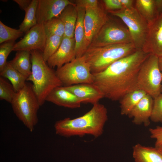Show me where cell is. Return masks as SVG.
I'll return each instance as SVG.
<instances>
[{
  "label": "cell",
  "instance_id": "obj_23",
  "mask_svg": "<svg viewBox=\"0 0 162 162\" xmlns=\"http://www.w3.org/2000/svg\"><path fill=\"white\" fill-rule=\"evenodd\" d=\"M0 75L10 81L16 92H18L24 87L27 78L12 67L8 62L0 71Z\"/></svg>",
  "mask_w": 162,
  "mask_h": 162
},
{
  "label": "cell",
  "instance_id": "obj_30",
  "mask_svg": "<svg viewBox=\"0 0 162 162\" xmlns=\"http://www.w3.org/2000/svg\"><path fill=\"white\" fill-rule=\"evenodd\" d=\"M14 41H9L1 44L0 45V71L6 65L7 58L10 52L13 51L15 44Z\"/></svg>",
  "mask_w": 162,
  "mask_h": 162
},
{
  "label": "cell",
  "instance_id": "obj_15",
  "mask_svg": "<svg viewBox=\"0 0 162 162\" xmlns=\"http://www.w3.org/2000/svg\"><path fill=\"white\" fill-rule=\"evenodd\" d=\"M64 87L74 94L82 103L94 105L104 98L100 89L94 83L80 84Z\"/></svg>",
  "mask_w": 162,
  "mask_h": 162
},
{
  "label": "cell",
  "instance_id": "obj_26",
  "mask_svg": "<svg viewBox=\"0 0 162 162\" xmlns=\"http://www.w3.org/2000/svg\"><path fill=\"white\" fill-rule=\"evenodd\" d=\"M43 25L47 38L53 35L64 36V26L62 21L58 17L47 21Z\"/></svg>",
  "mask_w": 162,
  "mask_h": 162
},
{
  "label": "cell",
  "instance_id": "obj_21",
  "mask_svg": "<svg viewBox=\"0 0 162 162\" xmlns=\"http://www.w3.org/2000/svg\"><path fill=\"white\" fill-rule=\"evenodd\" d=\"M8 62L14 69L27 78L31 75L32 64L30 51H17L13 59Z\"/></svg>",
  "mask_w": 162,
  "mask_h": 162
},
{
  "label": "cell",
  "instance_id": "obj_2",
  "mask_svg": "<svg viewBox=\"0 0 162 162\" xmlns=\"http://www.w3.org/2000/svg\"><path fill=\"white\" fill-rule=\"evenodd\" d=\"M107 120L106 108L98 103L81 116L74 119L67 118L57 121L54 128L56 134L62 136L90 135L97 138L103 134Z\"/></svg>",
  "mask_w": 162,
  "mask_h": 162
},
{
  "label": "cell",
  "instance_id": "obj_34",
  "mask_svg": "<svg viewBox=\"0 0 162 162\" xmlns=\"http://www.w3.org/2000/svg\"><path fill=\"white\" fill-rule=\"evenodd\" d=\"M75 1V4L76 6L85 8L96 7L99 3L97 0H77Z\"/></svg>",
  "mask_w": 162,
  "mask_h": 162
},
{
  "label": "cell",
  "instance_id": "obj_38",
  "mask_svg": "<svg viewBox=\"0 0 162 162\" xmlns=\"http://www.w3.org/2000/svg\"><path fill=\"white\" fill-rule=\"evenodd\" d=\"M158 65L162 75V57L158 58Z\"/></svg>",
  "mask_w": 162,
  "mask_h": 162
},
{
  "label": "cell",
  "instance_id": "obj_17",
  "mask_svg": "<svg viewBox=\"0 0 162 162\" xmlns=\"http://www.w3.org/2000/svg\"><path fill=\"white\" fill-rule=\"evenodd\" d=\"M46 101L71 109L79 108L82 103L74 94L62 86L54 88L47 97Z\"/></svg>",
  "mask_w": 162,
  "mask_h": 162
},
{
  "label": "cell",
  "instance_id": "obj_6",
  "mask_svg": "<svg viewBox=\"0 0 162 162\" xmlns=\"http://www.w3.org/2000/svg\"><path fill=\"white\" fill-rule=\"evenodd\" d=\"M158 57L150 54L142 65L137 79L136 89L144 91L153 98L161 94L162 75Z\"/></svg>",
  "mask_w": 162,
  "mask_h": 162
},
{
  "label": "cell",
  "instance_id": "obj_40",
  "mask_svg": "<svg viewBox=\"0 0 162 162\" xmlns=\"http://www.w3.org/2000/svg\"><path fill=\"white\" fill-rule=\"evenodd\" d=\"M161 94H162V86L161 89Z\"/></svg>",
  "mask_w": 162,
  "mask_h": 162
},
{
  "label": "cell",
  "instance_id": "obj_24",
  "mask_svg": "<svg viewBox=\"0 0 162 162\" xmlns=\"http://www.w3.org/2000/svg\"><path fill=\"white\" fill-rule=\"evenodd\" d=\"M134 7L149 25L159 14L157 10L154 0H135Z\"/></svg>",
  "mask_w": 162,
  "mask_h": 162
},
{
  "label": "cell",
  "instance_id": "obj_18",
  "mask_svg": "<svg viewBox=\"0 0 162 162\" xmlns=\"http://www.w3.org/2000/svg\"><path fill=\"white\" fill-rule=\"evenodd\" d=\"M76 7L77 17L74 34L76 58L82 56L89 46L86 37L84 23L86 8Z\"/></svg>",
  "mask_w": 162,
  "mask_h": 162
},
{
  "label": "cell",
  "instance_id": "obj_8",
  "mask_svg": "<svg viewBox=\"0 0 162 162\" xmlns=\"http://www.w3.org/2000/svg\"><path fill=\"white\" fill-rule=\"evenodd\" d=\"M56 72L65 86L94 82V76L91 72L90 65L83 56L76 58L57 69Z\"/></svg>",
  "mask_w": 162,
  "mask_h": 162
},
{
  "label": "cell",
  "instance_id": "obj_5",
  "mask_svg": "<svg viewBox=\"0 0 162 162\" xmlns=\"http://www.w3.org/2000/svg\"><path fill=\"white\" fill-rule=\"evenodd\" d=\"M16 117L31 132L38 122V112L40 105L32 83L27 82L16 92L10 103Z\"/></svg>",
  "mask_w": 162,
  "mask_h": 162
},
{
  "label": "cell",
  "instance_id": "obj_27",
  "mask_svg": "<svg viewBox=\"0 0 162 162\" xmlns=\"http://www.w3.org/2000/svg\"><path fill=\"white\" fill-rule=\"evenodd\" d=\"M63 37L53 35L47 38L43 52V58L46 62L58 49Z\"/></svg>",
  "mask_w": 162,
  "mask_h": 162
},
{
  "label": "cell",
  "instance_id": "obj_14",
  "mask_svg": "<svg viewBox=\"0 0 162 162\" xmlns=\"http://www.w3.org/2000/svg\"><path fill=\"white\" fill-rule=\"evenodd\" d=\"M74 38L63 37L57 50L48 60L47 63L52 68H59L76 58Z\"/></svg>",
  "mask_w": 162,
  "mask_h": 162
},
{
  "label": "cell",
  "instance_id": "obj_29",
  "mask_svg": "<svg viewBox=\"0 0 162 162\" xmlns=\"http://www.w3.org/2000/svg\"><path fill=\"white\" fill-rule=\"evenodd\" d=\"M12 85L0 76V99L11 103L16 93Z\"/></svg>",
  "mask_w": 162,
  "mask_h": 162
},
{
  "label": "cell",
  "instance_id": "obj_20",
  "mask_svg": "<svg viewBox=\"0 0 162 162\" xmlns=\"http://www.w3.org/2000/svg\"><path fill=\"white\" fill-rule=\"evenodd\" d=\"M58 17L62 21L64 26V34L63 37L74 38L77 17L76 4L67 6Z\"/></svg>",
  "mask_w": 162,
  "mask_h": 162
},
{
  "label": "cell",
  "instance_id": "obj_10",
  "mask_svg": "<svg viewBox=\"0 0 162 162\" xmlns=\"http://www.w3.org/2000/svg\"><path fill=\"white\" fill-rule=\"evenodd\" d=\"M103 4L86 8L84 23L86 39L89 46L92 39L109 18Z\"/></svg>",
  "mask_w": 162,
  "mask_h": 162
},
{
  "label": "cell",
  "instance_id": "obj_36",
  "mask_svg": "<svg viewBox=\"0 0 162 162\" xmlns=\"http://www.w3.org/2000/svg\"><path fill=\"white\" fill-rule=\"evenodd\" d=\"M123 9H128L134 7L135 0H119Z\"/></svg>",
  "mask_w": 162,
  "mask_h": 162
},
{
  "label": "cell",
  "instance_id": "obj_28",
  "mask_svg": "<svg viewBox=\"0 0 162 162\" xmlns=\"http://www.w3.org/2000/svg\"><path fill=\"white\" fill-rule=\"evenodd\" d=\"M24 33L19 29L8 27L0 21V44L9 41H15L22 36Z\"/></svg>",
  "mask_w": 162,
  "mask_h": 162
},
{
  "label": "cell",
  "instance_id": "obj_39",
  "mask_svg": "<svg viewBox=\"0 0 162 162\" xmlns=\"http://www.w3.org/2000/svg\"><path fill=\"white\" fill-rule=\"evenodd\" d=\"M155 147L157 148L158 151L162 154V145Z\"/></svg>",
  "mask_w": 162,
  "mask_h": 162
},
{
  "label": "cell",
  "instance_id": "obj_7",
  "mask_svg": "<svg viewBox=\"0 0 162 162\" xmlns=\"http://www.w3.org/2000/svg\"><path fill=\"white\" fill-rule=\"evenodd\" d=\"M119 18L126 26L137 50H142L147 36L149 24L135 7L108 12Z\"/></svg>",
  "mask_w": 162,
  "mask_h": 162
},
{
  "label": "cell",
  "instance_id": "obj_12",
  "mask_svg": "<svg viewBox=\"0 0 162 162\" xmlns=\"http://www.w3.org/2000/svg\"><path fill=\"white\" fill-rule=\"evenodd\" d=\"M74 4L68 0H38L36 11L37 23L43 24L58 17L67 6Z\"/></svg>",
  "mask_w": 162,
  "mask_h": 162
},
{
  "label": "cell",
  "instance_id": "obj_1",
  "mask_svg": "<svg viewBox=\"0 0 162 162\" xmlns=\"http://www.w3.org/2000/svg\"><path fill=\"white\" fill-rule=\"evenodd\" d=\"M150 54L142 50H136L115 62L103 71L93 74V83L100 89L104 98L119 100L124 95L136 89L139 70Z\"/></svg>",
  "mask_w": 162,
  "mask_h": 162
},
{
  "label": "cell",
  "instance_id": "obj_13",
  "mask_svg": "<svg viewBox=\"0 0 162 162\" xmlns=\"http://www.w3.org/2000/svg\"><path fill=\"white\" fill-rule=\"evenodd\" d=\"M142 50L158 58L162 57V12L149 25L147 36Z\"/></svg>",
  "mask_w": 162,
  "mask_h": 162
},
{
  "label": "cell",
  "instance_id": "obj_37",
  "mask_svg": "<svg viewBox=\"0 0 162 162\" xmlns=\"http://www.w3.org/2000/svg\"><path fill=\"white\" fill-rule=\"evenodd\" d=\"M155 5L158 13L162 12V0H154Z\"/></svg>",
  "mask_w": 162,
  "mask_h": 162
},
{
  "label": "cell",
  "instance_id": "obj_33",
  "mask_svg": "<svg viewBox=\"0 0 162 162\" xmlns=\"http://www.w3.org/2000/svg\"><path fill=\"white\" fill-rule=\"evenodd\" d=\"M102 2L105 9L108 12L123 9L119 0H104Z\"/></svg>",
  "mask_w": 162,
  "mask_h": 162
},
{
  "label": "cell",
  "instance_id": "obj_22",
  "mask_svg": "<svg viewBox=\"0 0 162 162\" xmlns=\"http://www.w3.org/2000/svg\"><path fill=\"white\" fill-rule=\"evenodd\" d=\"M146 94L144 91L136 89L124 95L119 100L121 114L128 115L133 109Z\"/></svg>",
  "mask_w": 162,
  "mask_h": 162
},
{
  "label": "cell",
  "instance_id": "obj_35",
  "mask_svg": "<svg viewBox=\"0 0 162 162\" xmlns=\"http://www.w3.org/2000/svg\"><path fill=\"white\" fill-rule=\"evenodd\" d=\"M32 0H13L14 2L17 3L20 8L25 10L30 5Z\"/></svg>",
  "mask_w": 162,
  "mask_h": 162
},
{
  "label": "cell",
  "instance_id": "obj_3",
  "mask_svg": "<svg viewBox=\"0 0 162 162\" xmlns=\"http://www.w3.org/2000/svg\"><path fill=\"white\" fill-rule=\"evenodd\" d=\"M30 52L32 73L27 81L32 82L34 90L41 106L54 88L63 85L57 76L56 71L44 59L43 52L33 50Z\"/></svg>",
  "mask_w": 162,
  "mask_h": 162
},
{
  "label": "cell",
  "instance_id": "obj_31",
  "mask_svg": "<svg viewBox=\"0 0 162 162\" xmlns=\"http://www.w3.org/2000/svg\"><path fill=\"white\" fill-rule=\"evenodd\" d=\"M154 99L152 111L150 120L154 122L162 123V94Z\"/></svg>",
  "mask_w": 162,
  "mask_h": 162
},
{
  "label": "cell",
  "instance_id": "obj_11",
  "mask_svg": "<svg viewBox=\"0 0 162 162\" xmlns=\"http://www.w3.org/2000/svg\"><path fill=\"white\" fill-rule=\"evenodd\" d=\"M47 38L43 24H38L15 44L13 51L37 50L43 52Z\"/></svg>",
  "mask_w": 162,
  "mask_h": 162
},
{
  "label": "cell",
  "instance_id": "obj_19",
  "mask_svg": "<svg viewBox=\"0 0 162 162\" xmlns=\"http://www.w3.org/2000/svg\"><path fill=\"white\" fill-rule=\"evenodd\" d=\"M133 157L135 162H162V154L156 148L143 146H134Z\"/></svg>",
  "mask_w": 162,
  "mask_h": 162
},
{
  "label": "cell",
  "instance_id": "obj_9",
  "mask_svg": "<svg viewBox=\"0 0 162 162\" xmlns=\"http://www.w3.org/2000/svg\"><path fill=\"white\" fill-rule=\"evenodd\" d=\"M132 42L130 34L125 24L109 17L89 46L100 47Z\"/></svg>",
  "mask_w": 162,
  "mask_h": 162
},
{
  "label": "cell",
  "instance_id": "obj_25",
  "mask_svg": "<svg viewBox=\"0 0 162 162\" xmlns=\"http://www.w3.org/2000/svg\"><path fill=\"white\" fill-rule=\"evenodd\" d=\"M38 0H32L29 6L24 11L25 14L23 20L19 26V29L26 33L32 27L38 24L36 11Z\"/></svg>",
  "mask_w": 162,
  "mask_h": 162
},
{
  "label": "cell",
  "instance_id": "obj_4",
  "mask_svg": "<svg viewBox=\"0 0 162 162\" xmlns=\"http://www.w3.org/2000/svg\"><path fill=\"white\" fill-rule=\"evenodd\" d=\"M136 50L132 42L100 47L89 46L82 56L89 64L92 73L94 74L103 71L115 62Z\"/></svg>",
  "mask_w": 162,
  "mask_h": 162
},
{
  "label": "cell",
  "instance_id": "obj_16",
  "mask_svg": "<svg viewBox=\"0 0 162 162\" xmlns=\"http://www.w3.org/2000/svg\"><path fill=\"white\" fill-rule=\"evenodd\" d=\"M154 104V99L147 94L131 111L128 116L133 118L136 125L143 124L147 127L150 124Z\"/></svg>",
  "mask_w": 162,
  "mask_h": 162
},
{
  "label": "cell",
  "instance_id": "obj_32",
  "mask_svg": "<svg viewBox=\"0 0 162 162\" xmlns=\"http://www.w3.org/2000/svg\"><path fill=\"white\" fill-rule=\"evenodd\" d=\"M150 137L155 140V147L162 145V126L149 129Z\"/></svg>",
  "mask_w": 162,
  "mask_h": 162
}]
</instances>
